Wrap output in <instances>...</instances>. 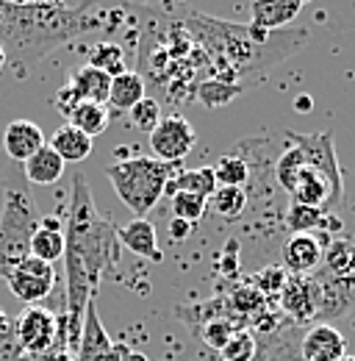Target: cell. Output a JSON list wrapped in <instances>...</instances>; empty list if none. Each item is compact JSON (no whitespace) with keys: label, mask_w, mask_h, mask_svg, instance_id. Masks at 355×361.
Masks as SVG:
<instances>
[{"label":"cell","mask_w":355,"mask_h":361,"mask_svg":"<svg viewBox=\"0 0 355 361\" xmlns=\"http://www.w3.org/2000/svg\"><path fill=\"white\" fill-rule=\"evenodd\" d=\"M214 176H217L220 186H239V189H244V183L250 180V164L239 153H225L220 161L214 164Z\"/></svg>","instance_id":"83f0119b"},{"label":"cell","mask_w":355,"mask_h":361,"mask_svg":"<svg viewBox=\"0 0 355 361\" xmlns=\"http://www.w3.org/2000/svg\"><path fill=\"white\" fill-rule=\"evenodd\" d=\"M220 353L225 361H256V356H259V339L247 328L244 331H236Z\"/></svg>","instance_id":"4dcf8cb0"},{"label":"cell","mask_w":355,"mask_h":361,"mask_svg":"<svg viewBox=\"0 0 355 361\" xmlns=\"http://www.w3.org/2000/svg\"><path fill=\"white\" fill-rule=\"evenodd\" d=\"M217 176L214 167H200V170H180L175 178L170 180L164 195H175V192H189V195H200L206 200H211V195L217 192Z\"/></svg>","instance_id":"7402d4cb"},{"label":"cell","mask_w":355,"mask_h":361,"mask_svg":"<svg viewBox=\"0 0 355 361\" xmlns=\"http://www.w3.org/2000/svg\"><path fill=\"white\" fill-rule=\"evenodd\" d=\"M131 123L133 128H139V131H153L158 123H161V106H158V100H153V97H144V100H139L136 106H133L131 111Z\"/></svg>","instance_id":"836d02e7"},{"label":"cell","mask_w":355,"mask_h":361,"mask_svg":"<svg viewBox=\"0 0 355 361\" xmlns=\"http://www.w3.org/2000/svg\"><path fill=\"white\" fill-rule=\"evenodd\" d=\"M275 178L280 189L292 195V203L330 214L344 197L333 134H289V147L278 156L275 164Z\"/></svg>","instance_id":"3957f363"},{"label":"cell","mask_w":355,"mask_h":361,"mask_svg":"<svg viewBox=\"0 0 355 361\" xmlns=\"http://www.w3.org/2000/svg\"><path fill=\"white\" fill-rule=\"evenodd\" d=\"M239 87H230V84H222V81H203L200 87H197V92H194V97L197 100H203L208 109H220V106H225V103H230L236 94H239Z\"/></svg>","instance_id":"d6a6232c"},{"label":"cell","mask_w":355,"mask_h":361,"mask_svg":"<svg viewBox=\"0 0 355 361\" xmlns=\"http://www.w3.org/2000/svg\"><path fill=\"white\" fill-rule=\"evenodd\" d=\"M117 348V359L120 361H147L144 353H139V350H131L128 345H114Z\"/></svg>","instance_id":"8d00e7d4"},{"label":"cell","mask_w":355,"mask_h":361,"mask_svg":"<svg viewBox=\"0 0 355 361\" xmlns=\"http://www.w3.org/2000/svg\"><path fill=\"white\" fill-rule=\"evenodd\" d=\"M322 220H325V212L303 206V203H289V209H286V228L292 231V236L322 228Z\"/></svg>","instance_id":"f546056e"},{"label":"cell","mask_w":355,"mask_h":361,"mask_svg":"<svg viewBox=\"0 0 355 361\" xmlns=\"http://www.w3.org/2000/svg\"><path fill=\"white\" fill-rule=\"evenodd\" d=\"M319 281V317L316 319H336L344 317L355 306V275L333 278L325 270H316Z\"/></svg>","instance_id":"8fae6325"},{"label":"cell","mask_w":355,"mask_h":361,"mask_svg":"<svg viewBox=\"0 0 355 361\" xmlns=\"http://www.w3.org/2000/svg\"><path fill=\"white\" fill-rule=\"evenodd\" d=\"M31 256L44 264H56L58 259H64V231L39 223L34 239H31Z\"/></svg>","instance_id":"d4e9b609"},{"label":"cell","mask_w":355,"mask_h":361,"mask_svg":"<svg viewBox=\"0 0 355 361\" xmlns=\"http://www.w3.org/2000/svg\"><path fill=\"white\" fill-rule=\"evenodd\" d=\"M67 87L73 90V94L78 97V103H97L106 106L108 103V92H111V78L94 67H81L70 75Z\"/></svg>","instance_id":"e0dca14e"},{"label":"cell","mask_w":355,"mask_h":361,"mask_svg":"<svg viewBox=\"0 0 355 361\" xmlns=\"http://www.w3.org/2000/svg\"><path fill=\"white\" fill-rule=\"evenodd\" d=\"M75 361H120L117 359V348L108 339V334H106V328L100 322V314H97V298H92L87 306Z\"/></svg>","instance_id":"30bf717a"},{"label":"cell","mask_w":355,"mask_h":361,"mask_svg":"<svg viewBox=\"0 0 355 361\" xmlns=\"http://www.w3.org/2000/svg\"><path fill=\"white\" fill-rule=\"evenodd\" d=\"M8 289L14 292V298H20L25 306H37L39 300H44L53 286H56V270L53 264H44L39 259L28 256L17 264V270L6 278Z\"/></svg>","instance_id":"ba28073f"},{"label":"cell","mask_w":355,"mask_h":361,"mask_svg":"<svg viewBox=\"0 0 355 361\" xmlns=\"http://www.w3.org/2000/svg\"><path fill=\"white\" fill-rule=\"evenodd\" d=\"M197 142L194 126L180 117V114H167L161 117V123L150 131V150L153 159L158 161H170V164H183V159L192 153Z\"/></svg>","instance_id":"52a82bcc"},{"label":"cell","mask_w":355,"mask_h":361,"mask_svg":"<svg viewBox=\"0 0 355 361\" xmlns=\"http://www.w3.org/2000/svg\"><path fill=\"white\" fill-rule=\"evenodd\" d=\"M333 278H350L355 275V239L336 236L322 247V267Z\"/></svg>","instance_id":"ac0fdd59"},{"label":"cell","mask_w":355,"mask_h":361,"mask_svg":"<svg viewBox=\"0 0 355 361\" xmlns=\"http://www.w3.org/2000/svg\"><path fill=\"white\" fill-rule=\"evenodd\" d=\"M139 100H144V78H142V73L125 70L123 75L111 78L108 106H111L117 114H120V111H131Z\"/></svg>","instance_id":"44dd1931"},{"label":"cell","mask_w":355,"mask_h":361,"mask_svg":"<svg viewBox=\"0 0 355 361\" xmlns=\"http://www.w3.org/2000/svg\"><path fill=\"white\" fill-rule=\"evenodd\" d=\"M180 170H183V164L158 161L153 156H131V159H120V161L108 164L106 178L111 180L114 192L120 195V200L133 214L144 217L147 212H153L158 206L170 180L175 178Z\"/></svg>","instance_id":"277c9868"},{"label":"cell","mask_w":355,"mask_h":361,"mask_svg":"<svg viewBox=\"0 0 355 361\" xmlns=\"http://www.w3.org/2000/svg\"><path fill=\"white\" fill-rule=\"evenodd\" d=\"M11 328L17 334V342H20L23 353L31 356V359H39V356H44L53 348V342H56L58 314H53L44 306H25L23 314L17 317V322Z\"/></svg>","instance_id":"8992f818"},{"label":"cell","mask_w":355,"mask_h":361,"mask_svg":"<svg viewBox=\"0 0 355 361\" xmlns=\"http://www.w3.org/2000/svg\"><path fill=\"white\" fill-rule=\"evenodd\" d=\"M344 356H347V339L342 331H336L328 322H316L306 331L300 342L303 361H342Z\"/></svg>","instance_id":"7c38bea8"},{"label":"cell","mask_w":355,"mask_h":361,"mask_svg":"<svg viewBox=\"0 0 355 361\" xmlns=\"http://www.w3.org/2000/svg\"><path fill=\"white\" fill-rule=\"evenodd\" d=\"M206 206L208 200L200 195H189V192H175L173 195V220H183L194 228L206 217Z\"/></svg>","instance_id":"f1b7e54d"},{"label":"cell","mask_w":355,"mask_h":361,"mask_svg":"<svg viewBox=\"0 0 355 361\" xmlns=\"http://www.w3.org/2000/svg\"><path fill=\"white\" fill-rule=\"evenodd\" d=\"M244 325H247V319H242V317L236 314H222V317H214V319H208V322H203L194 334L208 345V348H214V350H222L228 342H230V336L236 334V331H244Z\"/></svg>","instance_id":"cb8c5ba5"},{"label":"cell","mask_w":355,"mask_h":361,"mask_svg":"<svg viewBox=\"0 0 355 361\" xmlns=\"http://www.w3.org/2000/svg\"><path fill=\"white\" fill-rule=\"evenodd\" d=\"M89 67L106 73L108 78H117V75L125 73V53H123V47L114 45V42H100V45L92 47Z\"/></svg>","instance_id":"4316f807"},{"label":"cell","mask_w":355,"mask_h":361,"mask_svg":"<svg viewBox=\"0 0 355 361\" xmlns=\"http://www.w3.org/2000/svg\"><path fill=\"white\" fill-rule=\"evenodd\" d=\"M108 120H111V111L106 106H97V103H78L67 117V123L73 128H78L81 134H87L89 139L103 134L108 128Z\"/></svg>","instance_id":"603a6c76"},{"label":"cell","mask_w":355,"mask_h":361,"mask_svg":"<svg viewBox=\"0 0 355 361\" xmlns=\"http://www.w3.org/2000/svg\"><path fill=\"white\" fill-rule=\"evenodd\" d=\"M342 361H355V356H344Z\"/></svg>","instance_id":"60d3db41"},{"label":"cell","mask_w":355,"mask_h":361,"mask_svg":"<svg viewBox=\"0 0 355 361\" xmlns=\"http://www.w3.org/2000/svg\"><path fill=\"white\" fill-rule=\"evenodd\" d=\"M286 281H289V272L283 270L280 264H269V267L256 272L250 283H253V286L264 295L266 300H269V298H280V292H283Z\"/></svg>","instance_id":"1f68e13d"},{"label":"cell","mask_w":355,"mask_h":361,"mask_svg":"<svg viewBox=\"0 0 355 361\" xmlns=\"http://www.w3.org/2000/svg\"><path fill=\"white\" fill-rule=\"evenodd\" d=\"M189 233H192V226H189V223H183V220H173V223H170V239H173V242H183Z\"/></svg>","instance_id":"d590c367"},{"label":"cell","mask_w":355,"mask_h":361,"mask_svg":"<svg viewBox=\"0 0 355 361\" xmlns=\"http://www.w3.org/2000/svg\"><path fill=\"white\" fill-rule=\"evenodd\" d=\"M20 361H37V359H31V356H23Z\"/></svg>","instance_id":"ab89813d"},{"label":"cell","mask_w":355,"mask_h":361,"mask_svg":"<svg viewBox=\"0 0 355 361\" xmlns=\"http://www.w3.org/2000/svg\"><path fill=\"white\" fill-rule=\"evenodd\" d=\"M311 106H313V100H311L309 94H303V97H297V100H294V109H297V111H303V114L309 111Z\"/></svg>","instance_id":"74e56055"},{"label":"cell","mask_w":355,"mask_h":361,"mask_svg":"<svg viewBox=\"0 0 355 361\" xmlns=\"http://www.w3.org/2000/svg\"><path fill=\"white\" fill-rule=\"evenodd\" d=\"M50 147L61 156V161H84L92 156V147H94V139H89L87 134H81L78 128H73L70 123H64L56 134L50 136Z\"/></svg>","instance_id":"d6986e66"},{"label":"cell","mask_w":355,"mask_h":361,"mask_svg":"<svg viewBox=\"0 0 355 361\" xmlns=\"http://www.w3.org/2000/svg\"><path fill=\"white\" fill-rule=\"evenodd\" d=\"M283 314L294 322H311L319 317V281L316 275H289L280 298Z\"/></svg>","instance_id":"9c48e42d"},{"label":"cell","mask_w":355,"mask_h":361,"mask_svg":"<svg viewBox=\"0 0 355 361\" xmlns=\"http://www.w3.org/2000/svg\"><path fill=\"white\" fill-rule=\"evenodd\" d=\"M303 11V0H256L250 6V25L261 31H286Z\"/></svg>","instance_id":"9a60e30c"},{"label":"cell","mask_w":355,"mask_h":361,"mask_svg":"<svg viewBox=\"0 0 355 361\" xmlns=\"http://www.w3.org/2000/svg\"><path fill=\"white\" fill-rule=\"evenodd\" d=\"M6 70V53H3V47H0V73Z\"/></svg>","instance_id":"f35d334b"},{"label":"cell","mask_w":355,"mask_h":361,"mask_svg":"<svg viewBox=\"0 0 355 361\" xmlns=\"http://www.w3.org/2000/svg\"><path fill=\"white\" fill-rule=\"evenodd\" d=\"M70 212L64 223V278H67V322H70V350H78L81 325L92 298H97L100 278L120 264L123 245L117 228L92 200L87 178L73 176ZM75 356V353H73Z\"/></svg>","instance_id":"6da1fadb"},{"label":"cell","mask_w":355,"mask_h":361,"mask_svg":"<svg viewBox=\"0 0 355 361\" xmlns=\"http://www.w3.org/2000/svg\"><path fill=\"white\" fill-rule=\"evenodd\" d=\"M117 239L123 247H128L131 253L150 259V262H161V247H158V236L153 223H147L144 217H136L128 226L117 228Z\"/></svg>","instance_id":"2e32d148"},{"label":"cell","mask_w":355,"mask_h":361,"mask_svg":"<svg viewBox=\"0 0 355 361\" xmlns=\"http://www.w3.org/2000/svg\"><path fill=\"white\" fill-rule=\"evenodd\" d=\"M23 356H25V353H23V348H20V342H17L14 328L0 331V361H20Z\"/></svg>","instance_id":"e575fe53"},{"label":"cell","mask_w":355,"mask_h":361,"mask_svg":"<svg viewBox=\"0 0 355 361\" xmlns=\"http://www.w3.org/2000/svg\"><path fill=\"white\" fill-rule=\"evenodd\" d=\"M114 11L97 8L94 3H11L0 0V47L6 67L25 78L44 56L70 39L106 28Z\"/></svg>","instance_id":"7a4b0ae2"},{"label":"cell","mask_w":355,"mask_h":361,"mask_svg":"<svg viewBox=\"0 0 355 361\" xmlns=\"http://www.w3.org/2000/svg\"><path fill=\"white\" fill-rule=\"evenodd\" d=\"M42 223L34 197L20 186L3 189L0 209V278L6 281L23 259L31 256V239Z\"/></svg>","instance_id":"5b68a950"},{"label":"cell","mask_w":355,"mask_h":361,"mask_svg":"<svg viewBox=\"0 0 355 361\" xmlns=\"http://www.w3.org/2000/svg\"><path fill=\"white\" fill-rule=\"evenodd\" d=\"M322 239L313 233H294L283 245V270L289 275H313L322 267Z\"/></svg>","instance_id":"4fadbf2b"},{"label":"cell","mask_w":355,"mask_h":361,"mask_svg":"<svg viewBox=\"0 0 355 361\" xmlns=\"http://www.w3.org/2000/svg\"><path fill=\"white\" fill-rule=\"evenodd\" d=\"M208 203L222 220H239L247 209V192L239 186H217Z\"/></svg>","instance_id":"484cf974"},{"label":"cell","mask_w":355,"mask_h":361,"mask_svg":"<svg viewBox=\"0 0 355 361\" xmlns=\"http://www.w3.org/2000/svg\"><path fill=\"white\" fill-rule=\"evenodd\" d=\"M64 176V161L61 156L44 142V147H39L28 161H25V178L37 186H50Z\"/></svg>","instance_id":"ffe728a7"},{"label":"cell","mask_w":355,"mask_h":361,"mask_svg":"<svg viewBox=\"0 0 355 361\" xmlns=\"http://www.w3.org/2000/svg\"><path fill=\"white\" fill-rule=\"evenodd\" d=\"M3 147H6V156L8 159L25 164L39 147H44L42 128L37 123H31V120H14L3 131Z\"/></svg>","instance_id":"5bb4252c"}]
</instances>
